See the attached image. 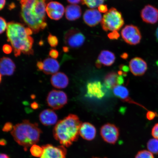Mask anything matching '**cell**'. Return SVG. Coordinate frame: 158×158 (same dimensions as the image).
Instances as JSON below:
<instances>
[{
	"label": "cell",
	"mask_w": 158,
	"mask_h": 158,
	"mask_svg": "<svg viewBox=\"0 0 158 158\" xmlns=\"http://www.w3.org/2000/svg\"><path fill=\"white\" fill-rule=\"evenodd\" d=\"M93 158H98V157H94Z\"/></svg>",
	"instance_id": "obj_47"
},
{
	"label": "cell",
	"mask_w": 158,
	"mask_h": 158,
	"mask_svg": "<svg viewBox=\"0 0 158 158\" xmlns=\"http://www.w3.org/2000/svg\"><path fill=\"white\" fill-rule=\"evenodd\" d=\"M85 39L84 35L77 29H71L64 33V42L70 48H79L84 44Z\"/></svg>",
	"instance_id": "obj_7"
},
{
	"label": "cell",
	"mask_w": 158,
	"mask_h": 158,
	"mask_svg": "<svg viewBox=\"0 0 158 158\" xmlns=\"http://www.w3.org/2000/svg\"><path fill=\"white\" fill-rule=\"evenodd\" d=\"M115 55L113 52L108 50L102 51L100 52L96 62L98 68H101L102 65L110 66L114 64L115 60Z\"/></svg>",
	"instance_id": "obj_17"
},
{
	"label": "cell",
	"mask_w": 158,
	"mask_h": 158,
	"mask_svg": "<svg viewBox=\"0 0 158 158\" xmlns=\"http://www.w3.org/2000/svg\"><path fill=\"white\" fill-rule=\"evenodd\" d=\"M2 81V74L0 73V83H1Z\"/></svg>",
	"instance_id": "obj_46"
},
{
	"label": "cell",
	"mask_w": 158,
	"mask_h": 158,
	"mask_svg": "<svg viewBox=\"0 0 158 158\" xmlns=\"http://www.w3.org/2000/svg\"><path fill=\"white\" fill-rule=\"evenodd\" d=\"M43 72L47 75L54 74L58 73L60 65L58 61L51 58H47L43 61Z\"/></svg>",
	"instance_id": "obj_22"
},
{
	"label": "cell",
	"mask_w": 158,
	"mask_h": 158,
	"mask_svg": "<svg viewBox=\"0 0 158 158\" xmlns=\"http://www.w3.org/2000/svg\"><path fill=\"white\" fill-rule=\"evenodd\" d=\"M40 121L43 125L50 126L54 125L58 120V116L52 110H43L39 114Z\"/></svg>",
	"instance_id": "obj_20"
},
{
	"label": "cell",
	"mask_w": 158,
	"mask_h": 158,
	"mask_svg": "<svg viewBox=\"0 0 158 158\" xmlns=\"http://www.w3.org/2000/svg\"><path fill=\"white\" fill-rule=\"evenodd\" d=\"M129 68L134 76H143L147 71L148 66L147 63L141 58L135 57L131 59L129 63Z\"/></svg>",
	"instance_id": "obj_12"
},
{
	"label": "cell",
	"mask_w": 158,
	"mask_h": 158,
	"mask_svg": "<svg viewBox=\"0 0 158 158\" xmlns=\"http://www.w3.org/2000/svg\"><path fill=\"white\" fill-rule=\"evenodd\" d=\"M65 11L66 19L70 21L77 19L82 15L81 8L77 5L72 4L67 6Z\"/></svg>",
	"instance_id": "obj_23"
},
{
	"label": "cell",
	"mask_w": 158,
	"mask_h": 158,
	"mask_svg": "<svg viewBox=\"0 0 158 158\" xmlns=\"http://www.w3.org/2000/svg\"><path fill=\"white\" fill-rule=\"evenodd\" d=\"M104 0H82V4L85 5L90 8H95L102 5Z\"/></svg>",
	"instance_id": "obj_26"
},
{
	"label": "cell",
	"mask_w": 158,
	"mask_h": 158,
	"mask_svg": "<svg viewBox=\"0 0 158 158\" xmlns=\"http://www.w3.org/2000/svg\"><path fill=\"white\" fill-rule=\"evenodd\" d=\"M7 24L3 18L0 17V34H2L7 29Z\"/></svg>",
	"instance_id": "obj_30"
},
{
	"label": "cell",
	"mask_w": 158,
	"mask_h": 158,
	"mask_svg": "<svg viewBox=\"0 0 158 158\" xmlns=\"http://www.w3.org/2000/svg\"><path fill=\"white\" fill-rule=\"evenodd\" d=\"M121 57L123 59H126L128 58V55L127 53H124L121 55Z\"/></svg>",
	"instance_id": "obj_43"
},
{
	"label": "cell",
	"mask_w": 158,
	"mask_h": 158,
	"mask_svg": "<svg viewBox=\"0 0 158 158\" xmlns=\"http://www.w3.org/2000/svg\"><path fill=\"white\" fill-rule=\"evenodd\" d=\"M19 1H21V0H19Z\"/></svg>",
	"instance_id": "obj_48"
},
{
	"label": "cell",
	"mask_w": 158,
	"mask_h": 158,
	"mask_svg": "<svg viewBox=\"0 0 158 158\" xmlns=\"http://www.w3.org/2000/svg\"><path fill=\"white\" fill-rule=\"evenodd\" d=\"M100 134L102 139L106 143L114 144L117 141L119 137V131L114 124L107 123L101 128Z\"/></svg>",
	"instance_id": "obj_9"
},
{
	"label": "cell",
	"mask_w": 158,
	"mask_h": 158,
	"mask_svg": "<svg viewBox=\"0 0 158 158\" xmlns=\"http://www.w3.org/2000/svg\"><path fill=\"white\" fill-rule=\"evenodd\" d=\"M123 76L115 72L108 73L105 77V85L106 87L109 89H113L118 85H122L124 81Z\"/></svg>",
	"instance_id": "obj_18"
},
{
	"label": "cell",
	"mask_w": 158,
	"mask_h": 158,
	"mask_svg": "<svg viewBox=\"0 0 158 158\" xmlns=\"http://www.w3.org/2000/svg\"><path fill=\"white\" fill-rule=\"evenodd\" d=\"M87 94L90 98L98 99L103 98L105 93L101 83L98 81L88 83L87 85Z\"/></svg>",
	"instance_id": "obj_15"
},
{
	"label": "cell",
	"mask_w": 158,
	"mask_h": 158,
	"mask_svg": "<svg viewBox=\"0 0 158 158\" xmlns=\"http://www.w3.org/2000/svg\"><path fill=\"white\" fill-rule=\"evenodd\" d=\"M0 158H10L8 155L5 153H0Z\"/></svg>",
	"instance_id": "obj_42"
},
{
	"label": "cell",
	"mask_w": 158,
	"mask_h": 158,
	"mask_svg": "<svg viewBox=\"0 0 158 158\" xmlns=\"http://www.w3.org/2000/svg\"><path fill=\"white\" fill-rule=\"evenodd\" d=\"M141 16L144 22L155 24L158 21V10L152 6L146 5L142 10Z\"/></svg>",
	"instance_id": "obj_13"
},
{
	"label": "cell",
	"mask_w": 158,
	"mask_h": 158,
	"mask_svg": "<svg viewBox=\"0 0 158 158\" xmlns=\"http://www.w3.org/2000/svg\"><path fill=\"white\" fill-rule=\"evenodd\" d=\"M79 135L86 141H92L96 137V128L92 124L85 122L81 124L79 130Z\"/></svg>",
	"instance_id": "obj_16"
},
{
	"label": "cell",
	"mask_w": 158,
	"mask_h": 158,
	"mask_svg": "<svg viewBox=\"0 0 158 158\" xmlns=\"http://www.w3.org/2000/svg\"><path fill=\"white\" fill-rule=\"evenodd\" d=\"M69 3L72 4L77 5L82 2V0H67Z\"/></svg>",
	"instance_id": "obj_38"
},
{
	"label": "cell",
	"mask_w": 158,
	"mask_h": 158,
	"mask_svg": "<svg viewBox=\"0 0 158 158\" xmlns=\"http://www.w3.org/2000/svg\"><path fill=\"white\" fill-rule=\"evenodd\" d=\"M42 147L43 152L40 158H66L67 151L64 146L47 144Z\"/></svg>",
	"instance_id": "obj_10"
},
{
	"label": "cell",
	"mask_w": 158,
	"mask_h": 158,
	"mask_svg": "<svg viewBox=\"0 0 158 158\" xmlns=\"http://www.w3.org/2000/svg\"><path fill=\"white\" fill-rule=\"evenodd\" d=\"M13 49V48L11 45L8 44L4 45L2 48L3 52L6 54H11Z\"/></svg>",
	"instance_id": "obj_31"
},
{
	"label": "cell",
	"mask_w": 158,
	"mask_h": 158,
	"mask_svg": "<svg viewBox=\"0 0 158 158\" xmlns=\"http://www.w3.org/2000/svg\"><path fill=\"white\" fill-rule=\"evenodd\" d=\"M65 10L64 6L56 1L49 2L46 8L47 15L49 18L54 20H59L62 18Z\"/></svg>",
	"instance_id": "obj_11"
},
{
	"label": "cell",
	"mask_w": 158,
	"mask_h": 158,
	"mask_svg": "<svg viewBox=\"0 0 158 158\" xmlns=\"http://www.w3.org/2000/svg\"><path fill=\"white\" fill-rule=\"evenodd\" d=\"M37 67L38 70L40 71H43V64L42 61H38L37 63Z\"/></svg>",
	"instance_id": "obj_39"
},
{
	"label": "cell",
	"mask_w": 158,
	"mask_h": 158,
	"mask_svg": "<svg viewBox=\"0 0 158 158\" xmlns=\"http://www.w3.org/2000/svg\"><path fill=\"white\" fill-rule=\"evenodd\" d=\"M156 37L157 39V40H158V27L156 30Z\"/></svg>",
	"instance_id": "obj_45"
},
{
	"label": "cell",
	"mask_w": 158,
	"mask_h": 158,
	"mask_svg": "<svg viewBox=\"0 0 158 158\" xmlns=\"http://www.w3.org/2000/svg\"><path fill=\"white\" fill-rule=\"evenodd\" d=\"M69 49L68 47H63V51L65 52H68L69 51Z\"/></svg>",
	"instance_id": "obj_44"
},
{
	"label": "cell",
	"mask_w": 158,
	"mask_h": 158,
	"mask_svg": "<svg viewBox=\"0 0 158 158\" xmlns=\"http://www.w3.org/2000/svg\"><path fill=\"white\" fill-rule=\"evenodd\" d=\"M15 64L13 61L7 57L0 59V73L3 76H11L14 73Z\"/></svg>",
	"instance_id": "obj_19"
},
{
	"label": "cell",
	"mask_w": 158,
	"mask_h": 158,
	"mask_svg": "<svg viewBox=\"0 0 158 158\" xmlns=\"http://www.w3.org/2000/svg\"><path fill=\"white\" fill-rule=\"evenodd\" d=\"M30 151L31 155L35 157H40L43 153V148L42 147H40L35 144L31 146Z\"/></svg>",
	"instance_id": "obj_27"
},
{
	"label": "cell",
	"mask_w": 158,
	"mask_h": 158,
	"mask_svg": "<svg viewBox=\"0 0 158 158\" xmlns=\"http://www.w3.org/2000/svg\"><path fill=\"white\" fill-rule=\"evenodd\" d=\"M108 38L111 40L117 39L120 37V35L117 31H112L108 34Z\"/></svg>",
	"instance_id": "obj_34"
},
{
	"label": "cell",
	"mask_w": 158,
	"mask_h": 158,
	"mask_svg": "<svg viewBox=\"0 0 158 158\" xmlns=\"http://www.w3.org/2000/svg\"><path fill=\"white\" fill-rule=\"evenodd\" d=\"M98 10L100 12L106 13L108 11L107 6L106 5H102L98 7Z\"/></svg>",
	"instance_id": "obj_37"
},
{
	"label": "cell",
	"mask_w": 158,
	"mask_h": 158,
	"mask_svg": "<svg viewBox=\"0 0 158 158\" xmlns=\"http://www.w3.org/2000/svg\"><path fill=\"white\" fill-rule=\"evenodd\" d=\"M41 133L38 124L31 123L27 120L14 126L11 131L15 141L26 151L38 143Z\"/></svg>",
	"instance_id": "obj_4"
},
{
	"label": "cell",
	"mask_w": 158,
	"mask_h": 158,
	"mask_svg": "<svg viewBox=\"0 0 158 158\" xmlns=\"http://www.w3.org/2000/svg\"><path fill=\"white\" fill-rule=\"evenodd\" d=\"M135 158H155L152 153L147 150H142L138 152Z\"/></svg>",
	"instance_id": "obj_28"
},
{
	"label": "cell",
	"mask_w": 158,
	"mask_h": 158,
	"mask_svg": "<svg viewBox=\"0 0 158 158\" xmlns=\"http://www.w3.org/2000/svg\"><path fill=\"white\" fill-rule=\"evenodd\" d=\"M157 115V114L156 112L149 111L147 112V118L149 120H152L156 117Z\"/></svg>",
	"instance_id": "obj_36"
},
{
	"label": "cell",
	"mask_w": 158,
	"mask_h": 158,
	"mask_svg": "<svg viewBox=\"0 0 158 158\" xmlns=\"http://www.w3.org/2000/svg\"><path fill=\"white\" fill-rule=\"evenodd\" d=\"M50 81L52 85L58 89L66 88L69 83L68 76L62 72L57 73L53 74L51 77Z\"/></svg>",
	"instance_id": "obj_21"
},
{
	"label": "cell",
	"mask_w": 158,
	"mask_h": 158,
	"mask_svg": "<svg viewBox=\"0 0 158 158\" xmlns=\"http://www.w3.org/2000/svg\"><path fill=\"white\" fill-rule=\"evenodd\" d=\"M148 151L153 154H158V139L153 138L149 140L147 144Z\"/></svg>",
	"instance_id": "obj_25"
},
{
	"label": "cell",
	"mask_w": 158,
	"mask_h": 158,
	"mask_svg": "<svg viewBox=\"0 0 158 158\" xmlns=\"http://www.w3.org/2000/svg\"><path fill=\"white\" fill-rule=\"evenodd\" d=\"M6 0H0V10L3 9L5 6Z\"/></svg>",
	"instance_id": "obj_40"
},
{
	"label": "cell",
	"mask_w": 158,
	"mask_h": 158,
	"mask_svg": "<svg viewBox=\"0 0 158 158\" xmlns=\"http://www.w3.org/2000/svg\"><path fill=\"white\" fill-rule=\"evenodd\" d=\"M13 127L12 123L10 122H7L4 126L2 130L4 132L11 131L13 129Z\"/></svg>",
	"instance_id": "obj_32"
},
{
	"label": "cell",
	"mask_w": 158,
	"mask_h": 158,
	"mask_svg": "<svg viewBox=\"0 0 158 158\" xmlns=\"http://www.w3.org/2000/svg\"><path fill=\"white\" fill-rule=\"evenodd\" d=\"M49 55L53 59H57L59 56V53L56 49H51L49 51Z\"/></svg>",
	"instance_id": "obj_35"
},
{
	"label": "cell",
	"mask_w": 158,
	"mask_h": 158,
	"mask_svg": "<svg viewBox=\"0 0 158 158\" xmlns=\"http://www.w3.org/2000/svg\"><path fill=\"white\" fill-rule=\"evenodd\" d=\"M124 24L121 13L114 7L105 14L101 21L102 28L106 31H119Z\"/></svg>",
	"instance_id": "obj_5"
},
{
	"label": "cell",
	"mask_w": 158,
	"mask_h": 158,
	"mask_svg": "<svg viewBox=\"0 0 158 158\" xmlns=\"http://www.w3.org/2000/svg\"><path fill=\"white\" fill-rule=\"evenodd\" d=\"M33 32L30 28L22 23L13 21L7 23V40L12 46L15 57L20 56L22 53L28 55L34 54V40L31 36Z\"/></svg>",
	"instance_id": "obj_2"
},
{
	"label": "cell",
	"mask_w": 158,
	"mask_h": 158,
	"mask_svg": "<svg viewBox=\"0 0 158 158\" xmlns=\"http://www.w3.org/2000/svg\"><path fill=\"white\" fill-rule=\"evenodd\" d=\"M31 107L33 109H37L39 108V104L36 102H33V103L31 104Z\"/></svg>",
	"instance_id": "obj_41"
},
{
	"label": "cell",
	"mask_w": 158,
	"mask_h": 158,
	"mask_svg": "<svg viewBox=\"0 0 158 158\" xmlns=\"http://www.w3.org/2000/svg\"><path fill=\"white\" fill-rule=\"evenodd\" d=\"M121 33L122 38L128 44L136 45L139 44L141 41V32L138 27L135 26H126L122 29Z\"/></svg>",
	"instance_id": "obj_8"
},
{
	"label": "cell",
	"mask_w": 158,
	"mask_h": 158,
	"mask_svg": "<svg viewBox=\"0 0 158 158\" xmlns=\"http://www.w3.org/2000/svg\"><path fill=\"white\" fill-rule=\"evenodd\" d=\"M46 101L49 107L54 110H58L67 103L68 96L65 93L62 91L53 90L49 93Z\"/></svg>",
	"instance_id": "obj_6"
},
{
	"label": "cell",
	"mask_w": 158,
	"mask_h": 158,
	"mask_svg": "<svg viewBox=\"0 0 158 158\" xmlns=\"http://www.w3.org/2000/svg\"><path fill=\"white\" fill-rule=\"evenodd\" d=\"M114 94L117 98L123 101L129 102H135L129 98V91L126 87L122 85H118L113 89Z\"/></svg>",
	"instance_id": "obj_24"
},
{
	"label": "cell",
	"mask_w": 158,
	"mask_h": 158,
	"mask_svg": "<svg viewBox=\"0 0 158 158\" xmlns=\"http://www.w3.org/2000/svg\"><path fill=\"white\" fill-rule=\"evenodd\" d=\"M47 40L49 45L51 47H55L58 44V40L55 35L49 34L47 38Z\"/></svg>",
	"instance_id": "obj_29"
},
{
	"label": "cell",
	"mask_w": 158,
	"mask_h": 158,
	"mask_svg": "<svg viewBox=\"0 0 158 158\" xmlns=\"http://www.w3.org/2000/svg\"><path fill=\"white\" fill-rule=\"evenodd\" d=\"M102 19L101 14L96 9L87 10L83 15L84 22L90 27L96 26L102 21Z\"/></svg>",
	"instance_id": "obj_14"
},
{
	"label": "cell",
	"mask_w": 158,
	"mask_h": 158,
	"mask_svg": "<svg viewBox=\"0 0 158 158\" xmlns=\"http://www.w3.org/2000/svg\"><path fill=\"white\" fill-rule=\"evenodd\" d=\"M82 123L78 116L69 114L56 124L53 130V135L61 145L70 147L77 140Z\"/></svg>",
	"instance_id": "obj_3"
},
{
	"label": "cell",
	"mask_w": 158,
	"mask_h": 158,
	"mask_svg": "<svg viewBox=\"0 0 158 158\" xmlns=\"http://www.w3.org/2000/svg\"><path fill=\"white\" fill-rule=\"evenodd\" d=\"M51 0H21V16L26 25L36 33L47 27L46 8Z\"/></svg>",
	"instance_id": "obj_1"
},
{
	"label": "cell",
	"mask_w": 158,
	"mask_h": 158,
	"mask_svg": "<svg viewBox=\"0 0 158 158\" xmlns=\"http://www.w3.org/2000/svg\"><path fill=\"white\" fill-rule=\"evenodd\" d=\"M152 135L154 138L158 139V123L155 124L152 129Z\"/></svg>",
	"instance_id": "obj_33"
}]
</instances>
